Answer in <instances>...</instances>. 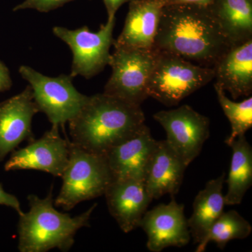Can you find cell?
Returning a JSON list of instances; mask_svg holds the SVG:
<instances>
[{"label":"cell","instance_id":"obj_1","mask_svg":"<svg viewBox=\"0 0 252 252\" xmlns=\"http://www.w3.org/2000/svg\"><path fill=\"white\" fill-rule=\"evenodd\" d=\"M231 45L207 7L165 5L154 49L213 68Z\"/></svg>","mask_w":252,"mask_h":252},{"label":"cell","instance_id":"obj_2","mask_svg":"<svg viewBox=\"0 0 252 252\" xmlns=\"http://www.w3.org/2000/svg\"><path fill=\"white\" fill-rule=\"evenodd\" d=\"M144 122L141 106L102 93L89 96L80 112L68 123L72 143L105 157L113 147L135 135Z\"/></svg>","mask_w":252,"mask_h":252},{"label":"cell","instance_id":"obj_3","mask_svg":"<svg viewBox=\"0 0 252 252\" xmlns=\"http://www.w3.org/2000/svg\"><path fill=\"white\" fill-rule=\"evenodd\" d=\"M28 200L29 211L18 215L20 252H46L53 249L69 251L75 242L78 230L90 226L91 215L97 206L94 203L76 217L62 213L55 208L53 189L44 198L31 194Z\"/></svg>","mask_w":252,"mask_h":252},{"label":"cell","instance_id":"obj_4","mask_svg":"<svg viewBox=\"0 0 252 252\" xmlns=\"http://www.w3.org/2000/svg\"><path fill=\"white\" fill-rule=\"evenodd\" d=\"M62 187L54 205L69 211L78 204L104 195L113 177L104 156L97 155L69 141V157Z\"/></svg>","mask_w":252,"mask_h":252},{"label":"cell","instance_id":"obj_5","mask_svg":"<svg viewBox=\"0 0 252 252\" xmlns=\"http://www.w3.org/2000/svg\"><path fill=\"white\" fill-rule=\"evenodd\" d=\"M214 78L212 68L202 67L176 55L157 51L148 84L149 97L167 107H174Z\"/></svg>","mask_w":252,"mask_h":252},{"label":"cell","instance_id":"obj_6","mask_svg":"<svg viewBox=\"0 0 252 252\" xmlns=\"http://www.w3.org/2000/svg\"><path fill=\"white\" fill-rule=\"evenodd\" d=\"M19 73L29 83L39 112L45 114L52 126L70 122L89 98L74 87L70 74L49 77L26 65L20 67Z\"/></svg>","mask_w":252,"mask_h":252},{"label":"cell","instance_id":"obj_7","mask_svg":"<svg viewBox=\"0 0 252 252\" xmlns=\"http://www.w3.org/2000/svg\"><path fill=\"white\" fill-rule=\"evenodd\" d=\"M157 56L155 49L114 47L108 64L112 75L104 94L141 106L149 97L148 84Z\"/></svg>","mask_w":252,"mask_h":252},{"label":"cell","instance_id":"obj_8","mask_svg":"<svg viewBox=\"0 0 252 252\" xmlns=\"http://www.w3.org/2000/svg\"><path fill=\"white\" fill-rule=\"evenodd\" d=\"M116 18L107 20L98 31L91 32L88 26L69 30L56 26L53 28L55 35L65 42L73 54L70 75L73 78L81 76L89 79L97 75L108 65L110 61L111 46L113 45V31Z\"/></svg>","mask_w":252,"mask_h":252},{"label":"cell","instance_id":"obj_9","mask_svg":"<svg viewBox=\"0 0 252 252\" xmlns=\"http://www.w3.org/2000/svg\"><path fill=\"white\" fill-rule=\"evenodd\" d=\"M153 117L165 130L167 143L188 167L200 155L210 137V119L187 104L160 111Z\"/></svg>","mask_w":252,"mask_h":252},{"label":"cell","instance_id":"obj_10","mask_svg":"<svg viewBox=\"0 0 252 252\" xmlns=\"http://www.w3.org/2000/svg\"><path fill=\"white\" fill-rule=\"evenodd\" d=\"M59 127L52 126L40 138L11 152L5 163V171L34 170L62 177L69 157V140L61 137Z\"/></svg>","mask_w":252,"mask_h":252},{"label":"cell","instance_id":"obj_11","mask_svg":"<svg viewBox=\"0 0 252 252\" xmlns=\"http://www.w3.org/2000/svg\"><path fill=\"white\" fill-rule=\"evenodd\" d=\"M140 227L147 235V249L152 252H160L170 247L182 248L191 239L185 205L177 203L175 197L168 204H160L147 210Z\"/></svg>","mask_w":252,"mask_h":252},{"label":"cell","instance_id":"obj_12","mask_svg":"<svg viewBox=\"0 0 252 252\" xmlns=\"http://www.w3.org/2000/svg\"><path fill=\"white\" fill-rule=\"evenodd\" d=\"M38 112L30 85L0 103V161L24 141L34 140L32 122Z\"/></svg>","mask_w":252,"mask_h":252},{"label":"cell","instance_id":"obj_13","mask_svg":"<svg viewBox=\"0 0 252 252\" xmlns=\"http://www.w3.org/2000/svg\"><path fill=\"white\" fill-rule=\"evenodd\" d=\"M157 142L148 126L144 124L135 135L110 149L105 157L113 180L144 182Z\"/></svg>","mask_w":252,"mask_h":252},{"label":"cell","instance_id":"obj_14","mask_svg":"<svg viewBox=\"0 0 252 252\" xmlns=\"http://www.w3.org/2000/svg\"><path fill=\"white\" fill-rule=\"evenodd\" d=\"M104 195L109 213L125 233L140 227L152 201L144 182L135 180H113Z\"/></svg>","mask_w":252,"mask_h":252},{"label":"cell","instance_id":"obj_15","mask_svg":"<svg viewBox=\"0 0 252 252\" xmlns=\"http://www.w3.org/2000/svg\"><path fill=\"white\" fill-rule=\"evenodd\" d=\"M165 6L163 0H132L125 24L114 47L153 50L158 28Z\"/></svg>","mask_w":252,"mask_h":252},{"label":"cell","instance_id":"obj_16","mask_svg":"<svg viewBox=\"0 0 252 252\" xmlns=\"http://www.w3.org/2000/svg\"><path fill=\"white\" fill-rule=\"evenodd\" d=\"M187 167L166 140L157 141L146 172L144 185L149 197H175L183 182Z\"/></svg>","mask_w":252,"mask_h":252},{"label":"cell","instance_id":"obj_17","mask_svg":"<svg viewBox=\"0 0 252 252\" xmlns=\"http://www.w3.org/2000/svg\"><path fill=\"white\" fill-rule=\"evenodd\" d=\"M212 69L215 84L233 99L250 97L252 94V39L231 46Z\"/></svg>","mask_w":252,"mask_h":252},{"label":"cell","instance_id":"obj_18","mask_svg":"<svg viewBox=\"0 0 252 252\" xmlns=\"http://www.w3.org/2000/svg\"><path fill=\"white\" fill-rule=\"evenodd\" d=\"M225 173L207 182L205 188L197 194L193 203V213L187 220L193 243L205 238L215 220L223 213L225 206L223 193Z\"/></svg>","mask_w":252,"mask_h":252},{"label":"cell","instance_id":"obj_19","mask_svg":"<svg viewBox=\"0 0 252 252\" xmlns=\"http://www.w3.org/2000/svg\"><path fill=\"white\" fill-rule=\"evenodd\" d=\"M207 9L231 46L252 39V0H215Z\"/></svg>","mask_w":252,"mask_h":252},{"label":"cell","instance_id":"obj_20","mask_svg":"<svg viewBox=\"0 0 252 252\" xmlns=\"http://www.w3.org/2000/svg\"><path fill=\"white\" fill-rule=\"evenodd\" d=\"M232 149L229 173L226 180L228 191L225 205H240L252 185V148L245 135L229 144Z\"/></svg>","mask_w":252,"mask_h":252},{"label":"cell","instance_id":"obj_21","mask_svg":"<svg viewBox=\"0 0 252 252\" xmlns=\"http://www.w3.org/2000/svg\"><path fill=\"white\" fill-rule=\"evenodd\" d=\"M252 231V227L250 222L238 212L235 210L223 211L212 225L205 238L198 244L195 252H205L210 242H215L218 248L223 250L230 240L247 238Z\"/></svg>","mask_w":252,"mask_h":252},{"label":"cell","instance_id":"obj_22","mask_svg":"<svg viewBox=\"0 0 252 252\" xmlns=\"http://www.w3.org/2000/svg\"><path fill=\"white\" fill-rule=\"evenodd\" d=\"M217 99L220 107L228 118L231 126V132L225 140L229 145L233 140L242 135L252 127V97L250 96L240 102H234L228 98L225 92L220 86L214 84Z\"/></svg>","mask_w":252,"mask_h":252},{"label":"cell","instance_id":"obj_23","mask_svg":"<svg viewBox=\"0 0 252 252\" xmlns=\"http://www.w3.org/2000/svg\"><path fill=\"white\" fill-rule=\"evenodd\" d=\"M72 1L75 0H24L22 3L15 6L14 11L34 9L39 12L48 13Z\"/></svg>","mask_w":252,"mask_h":252},{"label":"cell","instance_id":"obj_24","mask_svg":"<svg viewBox=\"0 0 252 252\" xmlns=\"http://www.w3.org/2000/svg\"><path fill=\"white\" fill-rule=\"evenodd\" d=\"M0 205H4V206L14 209L15 211L17 212L18 215L23 213L21 203L17 197L5 191L1 184H0Z\"/></svg>","mask_w":252,"mask_h":252},{"label":"cell","instance_id":"obj_25","mask_svg":"<svg viewBox=\"0 0 252 252\" xmlns=\"http://www.w3.org/2000/svg\"><path fill=\"white\" fill-rule=\"evenodd\" d=\"M12 86L9 69L4 63L0 61V92L8 91Z\"/></svg>","mask_w":252,"mask_h":252},{"label":"cell","instance_id":"obj_26","mask_svg":"<svg viewBox=\"0 0 252 252\" xmlns=\"http://www.w3.org/2000/svg\"><path fill=\"white\" fill-rule=\"evenodd\" d=\"M104 6L107 9L108 19L111 20L116 18L118 10L125 3L130 2L132 0H102Z\"/></svg>","mask_w":252,"mask_h":252},{"label":"cell","instance_id":"obj_27","mask_svg":"<svg viewBox=\"0 0 252 252\" xmlns=\"http://www.w3.org/2000/svg\"><path fill=\"white\" fill-rule=\"evenodd\" d=\"M165 5L193 4L208 7L215 0H163Z\"/></svg>","mask_w":252,"mask_h":252}]
</instances>
